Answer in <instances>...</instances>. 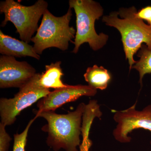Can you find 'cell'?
Masks as SVG:
<instances>
[{"instance_id": "5b68a950", "label": "cell", "mask_w": 151, "mask_h": 151, "mask_svg": "<svg viewBox=\"0 0 151 151\" xmlns=\"http://www.w3.org/2000/svg\"><path fill=\"white\" fill-rule=\"evenodd\" d=\"M48 4L38 0L32 6H25L14 0L0 2V12L5 18L1 26H5L8 22L13 24L22 41L29 43L33 35L38 29L40 19L47 9Z\"/></svg>"}, {"instance_id": "6da1fadb", "label": "cell", "mask_w": 151, "mask_h": 151, "mask_svg": "<svg viewBox=\"0 0 151 151\" xmlns=\"http://www.w3.org/2000/svg\"><path fill=\"white\" fill-rule=\"evenodd\" d=\"M86 104L81 103L75 111L66 114H58L55 111H37L35 117L46 120L47 124L42 128L47 132L46 143L53 151L61 149L65 151H80L78 147L81 145L82 117Z\"/></svg>"}, {"instance_id": "ac0fdd59", "label": "cell", "mask_w": 151, "mask_h": 151, "mask_svg": "<svg viewBox=\"0 0 151 151\" xmlns=\"http://www.w3.org/2000/svg\"><path fill=\"white\" fill-rule=\"evenodd\" d=\"M150 144H151V142H150ZM150 151H151V150Z\"/></svg>"}, {"instance_id": "8fae6325", "label": "cell", "mask_w": 151, "mask_h": 151, "mask_svg": "<svg viewBox=\"0 0 151 151\" xmlns=\"http://www.w3.org/2000/svg\"><path fill=\"white\" fill-rule=\"evenodd\" d=\"M61 64V61H59L45 65V71L41 74L39 81L41 86L46 89H55L67 86V84H64L61 80L64 74L60 67Z\"/></svg>"}, {"instance_id": "3957f363", "label": "cell", "mask_w": 151, "mask_h": 151, "mask_svg": "<svg viewBox=\"0 0 151 151\" xmlns=\"http://www.w3.org/2000/svg\"><path fill=\"white\" fill-rule=\"evenodd\" d=\"M69 8L73 9L76 16V30L72 52L77 53L80 46L88 43L94 51L103 48L107 43L108 35L95 30V22L103 14L100 3L92 0H70Z\"/></svg>"}, {"instance_id": "e0dca14e", "label": "cell", "mask_w": 151, "mask_h": 151, "mask_svg": "<svg viewBox=\"0 0 151 151\" xmlns=\"http://www.w3.org/2000/svg\"><path fill=\"white\" fill-rule=\"evenodd\" d=\"M147 24L151 26V16L149 21L147 22Z\"/></svg>"}, {"instance_id": "30bf717a", "label": "cell", "mask_w": 151, "mask_h": 151, "mask_svg": "<svg viewBox=\"0 0 151 151\" xmlns=\"http://www.w3.org/2000/svg\"><path fill=\"white\" fill-rule=\"evenodd\" d=\"M0 53L14 57H31L39 60L40 55L35 51L33 46L5 34L0 30Z\"/></svg>"}, {"instance_id": "2e32d148", "label": "cell", "mask_w": 151, "mask_h": 151, "mask_svg": "<svg viewBox=\"0 0 151 151\" xmlns=\"http://www.w3.org/2000/svg\"><path fill=\"white\" fill-rule=\"evenodd\" d=\"M4 124L0 123V151H8L12 138L6 130Z\"/></svg>"}, {"instance_id": "9a60e30c", "label": "cell", "mask_w": 151, "mask_h": 151, "mask_svg": "<svg viewBox=\"0 0 151 151\" xmlns=\"http://www.w3.org/2000/svg\"><path fill=\"white\" fill-rule=\"evenodd\" d=\"M37 119L35 117L29 122L25 129L21 134L14 135V142L13 151H25L29 130L32 124Z\"/></svg>"}, {"instance_id": "7a4b0ae2", "label": "cell", "mask_w": 151, "mask_h": 151, "mask_svg": "<svg viewBox=\"0 0 151 151\" xmlns=\"http://www.w3.org/2000/svg\"><path fill=\"white\" fill-rule=\"evenodd\" d=\"M137 9L122 8L119 12L111 13L103 16L102 21L105 24L118 29L122 40L126 60H128L130 70L137 62L134 56L145 43L151 50V26L135 16Z\"/></svg>"}, {"instance_id": "4fadbf2b", "label": "cell", "mask_w": 151, "mask_h": 151, "mask_svg": "<svg viewBox=\"0 0 151 151\" xmlns=\"http://www.w3.org/2000/svg\"><path fill=\"white\" fill-rule=\"evenodd\" d=\"M137 56L139 60L132 67L139 72V82L141 87L142 86V80L147 74L151 73V50L148 48L145 44H143L138 51Z\"/></svg>"}, {"instance_id": "7c38bea8", "label": "cell", "mask_w": 151, "mask_h": 151, "mask_svg": "<svg viewBox=\"0 0 151 151\" xmlns=\"http://www.w3.org/2000/svg\"><path fill=\"white\" fill-rule=\"evenodd\" d=\"M84 76L88 85L97 90L107 89L111 79V73L108 70L103 66L97 65L88 67Z\"/></svg>"}, {"instance_id": "8992f818", "label": "cell", "mask_w": 151, "mask_h": 151, "mask_svg": "<svg viewBox=\"0 0 151 151\" xmlns=\"http://www.w3.org/2000/svg\"><path fill=\"white\" fill-rule=\"evenodd\" d=\"M41 74L37 73L28 83L20 88L12 98L0 99L1 122L5 126L14 124L17 116L22 111L29 107L50 92L39 84Z\"/></svg>"}, {"instance_id": "277c9868", "label": "cell", "mask_w": 151, "mask_h": 151, "mask_svg": "<svg viewBox=\"0 0 151 151\" xmlns=\"http://www.w3.org/2000/svg\"><path fill=\"white\" fill-rule=\"evenodd\" d=\"M42 16L36 34L31 39L35 51L40 55L50 47H56L62 51L67 50L69 42L75 37L76 33L74 27L69 24L72 9L69 8L67 13L60 17L55 16L47 9Z\"/></svg>"}, {"instance_id": "ba28073f", "label": "cell", "mask_w": 151, "mask_h": 151, "mask_svg": "<svg viewBox=\"0 0 151 151\" xmlns=\"http://www.w3.org/2000/svg\"><path fill=\"white\" fill-rule=\"evenodd\" d=\"M36 70L26 61H19L12 56L0 57V88L17 87L25 85L36 75Z\"/></svg>"}, {"instance_id": "52a82bcc", "label": "cell", "mask_w": 151, "mask_h": 151, "mask_svg": "<svg viewBox=\"0 0 151 151\" xmlns=\"http://www.w3.org/2000/svg\"><path fill=\"white\" fill-rule=\"evenodd\" d=\"M136 104L125 110L114 111L113 119L117 124L113 134L119 142H130L132 138L129 134L137 129H143L151 132V105L138 111L136 108Z\"/></svg>"}, {"instance_id": "5bb4252c", "label": "cell", "mask_w": 151, "mask_h": 151, "mask_svg": "<svg viewBox=\"0 0 151 151\" xmlns=\"http://www.w3.org/2000/svg\"><path fill=\"white\" fill-rule=\"evenodd\" d=\"M94 118L91 115H85L82 118L81 135L83 137L82 143L79 146L80 151H89L92 142L89 138V131Z\"/></svg>"}, {"instance_id": "9c48e42d", "label": "cell", "mask_w": 151, "mask_h": 151, "mask_svg": "<svg viewBox=\"0 0 151 151\" xmlns=\"http://www.w3.org/2000/svg\"><path fill=\"white\" fill-rule=\"evenodd\" d=\"M97 93V89L89 85H67L66 87L55 89L39 100L37 111H55L66 103L74 102L83 96L93 97Z\"/></svg>"}]
</instances>
